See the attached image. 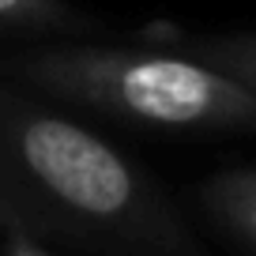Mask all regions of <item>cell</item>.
Returning <instances> with one entry per match:
<instances>
[{"mask_svg":"<svg viewBox=\"0 0 256 256\" xmlns=\"http://www.w3.org/2000/svg\"><path fill=\"white\" fill-rule=\"evenodd\" d=\"M204 204L256 248V170H226L204 184Z\"/></svg>","mask_w":256,"mask_h":256,"instance_id":"cell-4","label":"cell"},{"mask_svg":"<svg viewBox=\"0 0 256 256\" xmlns=\"http://www.w3.org/2000/svg\"><path fill=\"white\" fill-rule=\"evenodd\" d=\"M0 256H56V252H49V245L26 226L0 218Z\"/></svg>","mask_w":256,"mask_h":256,"instance_id":"cell-6","label":"cell"},{"mask_svg":"<svg viewBox=\"0 0 256 256\" xmlns=\"http://www.w3.org/2000/svg\"><path fill=\"white\" fill-rule=\"evenodd\" d=\"M177 49L200 56L204 64L230 76L238 87H245L256 98V30L252 34H215V38H192Z\"/></svg>","mask_w":256,"mask_h":256,"instance_id":"cell-5","label":"cell"},{"mask_svg":"<svg viewBox=\"0 0 256 256\" xmlns=\"http://www.w3.org/2000/svg\"><path fill=\"white\" fill-rule=\"evenodd\" d=\"M16 83L147 128H256V98L184 49L49 42L4 60Z\"/></svg>","mask_w":256,"mask_h":256,"instance_id":"cell-2","label":"cell"},{"mask_svg":"<svg viewBox=\"0 0 256 256\" xmlns=\"http://www.w3.org/2000/svg\"><path fill=\"white\" fill-rule=\"evenodd\" d=\"M94 30L90 16L68 0H0V34H30V38H80Z\"/></svg>","mask_w":256,"mask_h":256,"instance_id":"cell-3","label":"cell"},{"mask_svg":"<svg viewBox=\"0 0 256 256\" xmlns=\"http://www.w3.org/2000/svg\"><path fill=\"white\" fill-rule=\"evenodd\" d=\"M0 218L46 238L196 256L158 184L76 117L0 83Z\"/></svg>","mask_w":256,"mask_h":256,"instance_id":"cell-1","label":"cell"}]
</instances>
